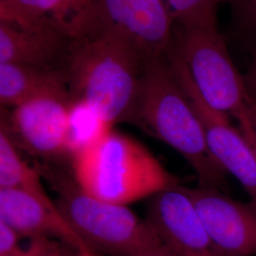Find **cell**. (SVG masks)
<instances>
[{
    "instance_id": "cell-1",
    "label": "cell",
    "mask_w": 256,
    "mask_h": 256,
    "mask_svg": "<svg viewBox=\"0 0 256 256\" xmlns=\"http://www.w3.org/2000/svg\"><path fill=\"white\" fill-rule=\"evenodd\" d=\"M147 56L131 38L106 32L72 40L66 64L74 102L106 128L128 122Z\"/></svg>"
},
{
    "instance_id": "cell-2",
    "label": "cell",
    "mask_w": 256,
    "mask_h": 256,
    "mask_svg": "<svg viewBox=\"0 0 256 256\" xmlns=\"http://www.w3.org/2000/svg\"><path fill=\"white\" fill-rule=\"evenodd\" d=\"M128 122L182 156L196 174L198 186L220 190L226 185L228 173L207 146L200 119L166 55L147 57Z\"/></svg>"
},
{
    "instance_id": "cell-3",
    "label": "cell",
    "mask_w": 256,
    "mask_h": 256,
    "mask_svg": "<svg viewBox=\"0 0 256 256\" xmlns=\"http://www.w3.org/2000/svg\"><path fill=\"white\" fill-rule=\"evenodd\" d=\"M72 176L92 196L126 206L180 185L144 144L112 128L74 149Z\"/></svg>"
},
{
    "instance_id": "cell-4",
    "label": "cell",
    "mask_w": 256,
    "mask_h": 256,
    "mask_svg": "<svg viewBox=\"0 0 256 256\" xmlns=\"http://www.w3.org/2000/svg\"><path fill=\"white\" fill-rule=\"evenodd\" d=\"M55 194V204L88 250L102 256H140L160 243L146 220L126 205L104 202L84 190L62 168H37Z\"/></svg>"
},
{
    "instance_id": "cell-5",
    "label": "cell",
    "mask_w": 256,
    "mask_h": 256,
    "mask_svg": "<svg viewBox=\"0 0 256 256\" xmlns=\"http://www.w3.org/2000/svg\"><path fill=\"white\" fill-rule=\"evenodd\" d=\"M170 46L184 62L204 100L236 120L256 152L250 94L218 26H174Z\"/></svg>"
},
{
    "instance_id": "cell-6",
    "label": "cell",
    "mask_w": 256,
    "mask_h": 256,
    "mask_svg": "<svg viewBox=\"0 0 256 256\" xmlns=\"http://www.w3.org/2000/svg\"><path fill=\"white\" fill-rule=\"evenodd\" d=\"M68 88L46 92L12 108L1 120L16 146L50 162L66 154L74 136Z\"/></svg>"
},
{
    "instance_id": "cell-7",
    "label": "cell",
    "mask_w": 256,
    "mask_h": 256,
    "mask_svg": "<svg viewBox=\"0 0 256 256\" xmlns=\"http://www.w3.org/2000/svg\"><path fill=\"white\" fill-rule=\"evenodd\" d=\"M166 58L202 124L207 146L228 174H232L256 203V152L227 114L214 110L196 88L180 57L170 46Z\"/></svg>"
},
{
    "instance_id": "cell-8",
    "label": "cell",
    "mask_w": 256,
    "mask_h": 256,
    "mask_svg": "<svg viewBox=\"0 0 256 256\" xmlns=\"http://www.w3.org/2000/svg\"><path fill=\"white\" fill-rule=\"evenodd\" d=\"M146 220L173 256H225L182 184L152 196Z\"/></svg>"
},
{
    "instance_id": "cell-9",
    "label": "cell",
    "mask_w": 256,
    "mask_h": 256,
    "mask_svg": "<svg viewBox=\"0 0 256 256\" xmlns=\"http://www.w3.org/2000/svg\"><path fill=\"white\" fill-rule=\"evenodd\" d=\"M182 188L224 256H256V203L234 200L216 188Z\"/></svg>"
},
{
    "instance_id": "cell-10",
    "label": "cell",
    "mask_w": 256,
    "mask_h": 256,
    "mask_svg": "<svg viewBox=\"0 0 256 256\" xmlns=\"http://www.w3.org/2000/svg\"><path fill=\"white\" fill-rule=\"evenodd\" d=\"M0 220L22 238L54 239L77 252H90L63 216L30 194L12 188H0Z\"/></svg>"
},
{
    "instance_id": "cell-11",
    "label": "cell",
    "mask_w": 256,
    "mask_h": 256,
    "mask_svg": "<svg viewBox=\"0 0 256 256\" xmlns=\"http://www.w3.org/2000/svg\"><path fill=\"white\" fill-rule=\"evenodd\" d=\"M92 0H0V21L26 30H55L70 39L81 34Z\"/></svg>"
},
{
    "instance_id": "cell-12",
    "label": "cell",
    "mask_w": 256,
    "mask_h": 256,
    "mask_svg": "<svg viewBox=\"0 0 256 256\" xmlns=\"http://www.w3.org/2000/svg\"><path fill=\"white\" fill-rule=\"evenodd\" d=\"M72 40L55 30H26L0 21V64L66 70Z\"/></svg>"
},
{
    "instance_id": "cell-13",
    "label": "cell",
    "mask_w": 256,
    "mask_h": 256,
    "mask_svg": "<svg viewBox=\"0 0 256 256\" xmlns=\"http://www.w3.org/2000/svg\"><path fill=\"white\" fill-rule=\"evenodd\" d=\"M68 88L64 68H46L18 63L0 64V102L14 108L46 92Z\"/></svg>"
},
{
    "instance_id": "cell-14",
    "label": "cell",
    "mask_w": 256,
    "mask_h": 256,
    "mask_svg": "<svg viewBox=\"0 0 256 256\" xmlns=\"http://www.w3.org/2000/svg\"><path fill=\"white\" fill-rule=\"evenodd\" d=\"M134 36L147 57L166 54L174 21L162 0H124Z\"/></svg>"
},
{
    "instance_id": "cell-15",
    "label": "cell",
    "mask_w": 256,
    "mask_h": 256,
    "mask_svg": "<svg viewBox=\"0 0 256 256\" xmlns=\"http://www.w3.org/2000/svg\"><path fill=\"white\" fill-rule=\"evenodd\" d=\"M42 176L20 156L18 147L5 128L0 131V188H12L30 194L50 209L59 210L46 192ZM60 214V212H59Z\"/></svg>"
},
{
    "instance_id": "cell-16",
    "label": "cell",
    "mask_w": 256,
    "mask_h": 256,
    "mask_svg": "<svg viewBox=\"0 0 256 256\" xmlns=\"http://www.w3.org/2000/svg\"><path fill=\"white\" fill-rule=\"evenodd\" d=\"M174 26H218L216 12L221 0H162Z\"/></svg>"
},
{
    "instance_id": "cell-17",
    "label": "cell",
    "mask_w": 256,
    "mask_h": 256,
    "mask_svg": "<svg viewBox=\"0 0 256 256\" xmlns=\"http://www.w3.org/2000/svg\"><path fill=\"white\" fill-rule=\"evenodd\" d=\"M229 6L234 32L252 48L256 46V0H221Z\"/></svg>"
},
{
    "instance_id": "cell-18",
    "label": "cell",
    "mask_w": 256,
    "mask_h": 256,
    "mask_svg": "<svg viewBox=\"0 0 256 256\" xmlns=\"http://www.w3.org/2000/svg\"><path fill=\"white\" fill-rule=\"evenodd\" d=\"M22 236L4 221L0 220V256H28L37 247L39 239L30 240L27 248H23Z\"/></svg>"
},
{
    "instance_id": "cell-19",
    "label": "cell",
    "mask_w": 256,
    "mask_h": 256,
    "mask_svg": "<svg viewBox=\"0 0 256 256\" xmlns=\"http://www.w3.org/2000/svg\"><path fill=\"white\" fill-rule=\"evenodd\" d=\"M28 256H79V252L54 239H41L36 250Z\"/></svg>"
},
{
    "instance_id": "cell-20",
    "label": "cell",
    "mask_w": 256,
    "mask_h": 256,
    "mask_svg": "<svg viewBox=\"0 0 256 256\" xmlns=\"http://www.w3.org/2000/svg\"><path fill=\"white\" fill-rule=\"evenodd\" d=\"M244 77L248 92L252 95L256 96V46L252 48V59L248 64L247 74Z\"/></svg>"
},
{
    "instance_id": "cell-21",
    "label": "cell",
    "mask_w": 256,
    "mask_h": 256,
    "mask_svg": "<svg viewBox=\"0 0 256 256\" xmlns=\"http://www.w3.org/2000/svg\"><path fill=\"white\" fill-rule=\"evenodd\" d=\"M173 256L171 254H170V252L164 247V245L162 243V241H160V243L158 244V245H156V247L153 248H151V250H149L148 252H146V254H144L142 256Z\"/></svg>"
},
{
    "instance_id": "cell-22",
    "label": "cell",
    "mask_w": 256,
    "mask_h": 256,
    "mask_svg": "<svg viewBox=\"0 0 256 256\" xmlns=\"http://www.w3.org/2000/svg\"><path fill=\"white\" fill-rule=\"evenodd\" d=\"M250 108H252V124H254V135H256V96L250 94Z\"/></svg>"
},
{
    "instance_id": "cell-23",
    "label": "cell",
    "mask_w": 256,
    "mask_h": 256,
    "mask_svg": "<svg viewBox=\"0 0 256 256\" xmlns=\"http://www.w3.org/2000/svg\"><path fill=\"white\" fill-rule=\"evenodd\" d=\"M79 256H99V254H94V252H80V254H79Z\"/></svg>"
}]
</instances>
